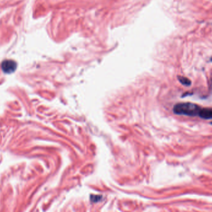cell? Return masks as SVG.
<instances>
[{
  "label": "cell",
  "mask_w": 212,
  "mask_h": 212,
  "mask_svg": "<svg viewBox=\"0 0 212 212\" xmlns=\"http://www.w3.org/2000/svg\"><path fill=\"white\" fill-rule=\"evenodd\" d=\"M211 125H212V122H211V123H210Z\"/></svg>",
  "instance_id": "5"
},
{
  "label": "cell",
  "mask_w": 212,
  "mask_h": 212,
  "mask_svg": "<svg viewBox=\"0 0 212 212\" xmlns=\"http://www.w3.org/2000/svg\"><path fill=\"white\" fill-rule=\"evenodd\" d=\"M17 68V63L12 60H4L1 63V68L6 74H11L15 71Z\"/></svg>",
  "instance_id": "2"
},
{
  "label": "cell",
  "mask_w": 212,
  "mask_h": 212,
  "mask_svg": "<svg viewBox=\"0 0 212 212\" xmlns=\"http://www.w3.org/2000/svg\"><path fill=\"white\" fill-rule=\"evenodd\" d=\"M178 79L179 80V82L183 85L185 86H190V85H191V81H190L188 78L185 77H181V76H179L178 77Z\"/></svg>",
  "instance_id": "4"
},
{
  "label": "cell",
  "mask_w": 212,
  "mask_h": 212,
  "mask_svg": "<svg viewBox=\"0 0 212 212\" xmlns=\"http://www.w3.org/2000/svg\"><path fill=\"white\" fill-rule=\"evenodd\" d=\"M200 109L199 105L194 103H181L176 104L174 106L173 111L176 115L195 116L199 115Z\"/></svg>",
  "instance_id": "1"
},
{
  "label": "cell",
  "mask_w": 212,
  "mask_h": 212,
  "mask_svg": "<svg viewBox=\"0 0 212 212\" xmlns=\"http://www.w3.org/2000/svg\"><path fill=\"white\" fill-rule=\"evenodd\" d=\"M199 116L203 119H212V108L200 109Z\"/></svg>",
  "instance_id": "3"
}]
</instances>
